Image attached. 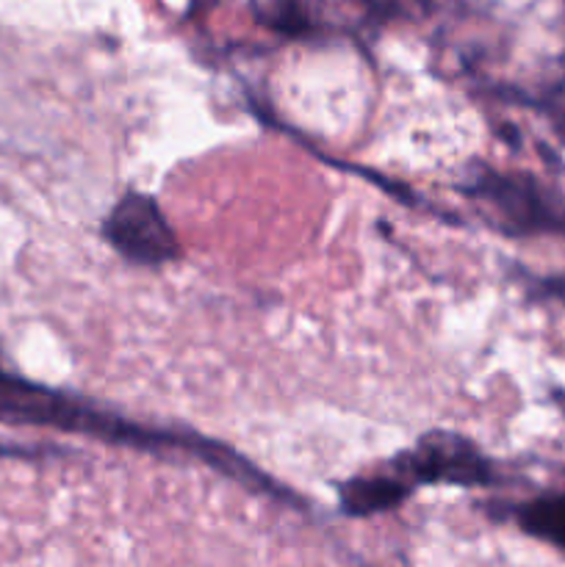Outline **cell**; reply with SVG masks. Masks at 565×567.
<instances>
[{"label": "cell", "mask_w": 565, "mask_h": 567, "mask_svg": "<svg viewBox=\"0 0 565 567\" xmlns=\"http://www.w3.org/2000/svg\"><path fill=\"white\" fill-rule=\"evenodd\" d=\"M518 526L526 535L565 551V493L543 496L518 509Z\"/></svg>", "instance_id": "5b68a950"}, {"label": "cell", "mask_w": 565, "mask_h": 567, "mask_svg": "<svg viewBox=\"0 0 565 567\" xmlns=\"http://www.w3.org/2000/svg\"><path fill=\"white\" fill-rule=\"evenodd\" d=\"M399 471L408 485L427 482V485L476 487L491 482V465L476 452V446L446 432H435L419 441V446L399 460Z\"/></svg>", "instance_id": "7a4b0ae2"}, {"label": "cell", "mask_w": 565, "mask_h": 567, "mask_svg": "<svg viewBox=\"0 0 565 567\" xmlns=\"http://www.w3.org/2000/svg\"><path fill=\"white\" fill-rule=\"evenodd\" d=\"M471 194L480 197L502 219V227L507 233L524 236V233L563 230L565 227L563 214L554 210L546 194L524 177L485 172V175H476Z\"/></svg>", "instance_id": "3957f363"}, {"label": "cell", "mask_w": 565, "mask_h": 567, "mask_svg": "<svg viewBox=\"0 0 565 567\" xmlns=\"http://www.w3.org/2000/svg\"><path fill=\"white\" fill-rule=\"evenodd\" d=\"M103 236L122 258L138 266L170 264L181 252L164 210L147 194H125L111 208Z\"/></svg>", "instance_id": "6da1fadb"}, {"label": "cell", "mask_w": 565, "mask_h": 567, "mask_svg": "<svg viewBox=\"0 0 565 567\" xmlns=\"http://www.w3.org/2000/svg\"><path fill=\"white\" fill-rule=\"evenodd\" d=\"M410 485L393 476H374V480H355L343 487L341 504L349 515H374L391 509L408 498Z\"/></svg>", "instance_id": "277c9868"}]
</instances>
